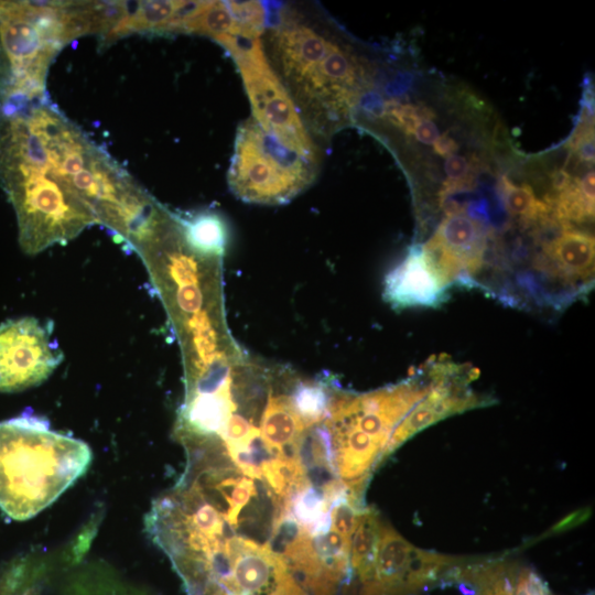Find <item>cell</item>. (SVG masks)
I'll list each match as a JSON object with an SVG mask.
<instances>
[{
  "instance_id": "1",
  "label": "cell",
  "mask_w": 595,
  "mask_h": 595,
  "mask_svg": "<svg viewBox=\"0 0 595 595\" xmlns=\"http://www.w3.org/2000/svg\"><path fill=\"white\" fill-rule=\"evenodd\" d=\"M263 34L268 61L307 131L329 137L359 101L365 75L357 57L326 28L289 8L268 21Z\"/></svg>"
},
{
  "instance_id": "4",
  "label": "cell",
  "mask_w": 595,
  "mask_h": 595,
  "mask_svg": "<svg viewBox=\"0 0 595 595\" xmlns=\"http://www.w3.org/2000/svg\"><path fill=\"white\" fill-rule=\"evenodd\" d=\"M68 1H0V97L46 90L48 67L73 40Z\"/></svg>"
},
{
  "instance_id": "20",
  "label": "cell",
  "mask_w": 595,
  "mask_h": 595,
  "mask_svg": "<svg viewBox=\"0 0 595 595\" xmlns=\"http://www.w3.org/2000/svg\"><path fill=\"white\" fill-rule=\"evenodd\" d=\"M418 141L424 144H433L440 136L437 126L430 119H424L418 123L413 131Z\"/></svg>"
},
{
  "instance_id": "16",
  "label": "cell",
  "mask_w": 595,
  "mask_h": 595,
  "mask_svg": "<svg viewBox=\"0 0 595 595\" xmlns=\"http://www.w3.org/2000/svg\"><path fill=\"white\" fill-rule=\"evenodd\" d=\"M379 116L407 134H413L418 123L424 119H431L433 113L424 107L389 100L380 107Z\"/></svg>"
},
{
  "instance_id": "8",
  "label": "cell",
  "mask_w": 595,
  "mask_h": 595,
  "mask_svg": "<svg viewBox=\"0 0 595 595\" xmlns=\"http://www.w3.org/2000/svg\"><path fill=\"white\" fill-rule=\"evenodd\" d=\"M433 381L429 392L396 426L381 458L386 457L419 431L454 413L484 404L466 387L475 379V370H464L453 363H432Z\"/></svg>"
},
{
  "instance_id": "18",
  "label": "cell",
  "mask_w": 595,
  "mask_h": 595,
  "mask_svg": "<svg viewBox=\"0 0 595 595\" xmlns=\"http://www.w3.org/2000/svg\"><path fill=\"white\" fill-rule=\"evenodd\" d=\"M515 595H549V592L533 572H523L519 576Z\"/></svg>"
},
{
  "instance_id": "12",
  "label": "cell",
  "mask_w": 595,
  "mask_h": 595,
  "mask_svg": "<svg viewBox=\"0 0 595 595\" xmlns=\"http://www.w3.org/2000/svg\"><path fill=\"white\" fill-rule=\"evenodd\" d=\"M175 217L192 251L203 257H218L225 251L227 227L218 214L205 210Z\"/></svg>"
},
{
  "instance_id": "6",
  "label": "cell",
  "mask_w": 595,
  "mask_h": 595,
  "mask_svg": "<svg viewBox=\"0 0 595 595\" xmlns=\"http://www.w3.org/2000/svg\"><path fill=\"white\" fill-rule=\"evenodd\" d=\"M234 58L258 123L286 148L316 162L317 150L285 87L272 69L261 37L216 40Z\"/></svg>"
},
{
  "instance_id": "9",
  "label": "cell",
  "mask_w": 595,
  "mask_h": 595,
  "mask_svg": "<svg viewBox=\"0 0 595 595\" xmlns=\"http://www.w3.org/2000/svg\"><path fill=\"white\" fill-rule=\"evenodd\" d=\"M421 246H413L404 259L386 277L385 298L397 309L433 307L448 296Z\"/></svg>"
},
{
  "instance_id": "15",
  "label": "cell",
  "mask_w": 595,
  "mask_h": 595,
  "mask_svg": "<svg viewBox=\"0 0 595 595\" xmlns=\"http://www.w3.org/2000/svg\"><path fill=\"white\" fill-rule=\"evenodd\" d=\"M292 405L307 429L328 418L333 396L324 385L313 382L300 383L290 397Z\"/></svg>"
},
{
  "instance_id": "14",
  "label": "cell",
  "mask_w": 595,
  "mask_h": 595,
  "mask_svg": "<svg viewBox=\"0 0 595 595\" xmlns=\"http://www.w3.org/2000/svg\"><path fill=\"white\" fill-rule=\"evenodd\" d=\"M499 191L505 209L524 224L547 220L551 215L554 217V197L540 199L528 184L516 185L504 176Z\"/></svg>"
},
{
  "instance_id": "22",
  "label": "cell",
  "mask_w": 595,
  "mask_h": 595,
  "mask_svg": "<svg viewBox=\"0 0 595 595\" xmlns=\"http://www.w3.org/2000/svg\"><path fill=\"white\" fill-rule=\"evenodd\" d=\"M573 182L571 175L565 171L554 173L552 178L553 188L558 192L563 191Z\"/></svg>"
},
{
  "instance_id": "19",
  "label": "cell",
  "mask_w": 595,
  "mask_h": 595,
  "mask_svg": "<svg viewBox=\"0 0 595 595\" xmlns=\"http://www.w3.org/2000/svg\"><path fill=\"white\" fill-rule=\"evenodd\" d=\"M444 170L451 181H462L470 177L468 175V162L466 158L458 154L446 158Z\"/></svg>"
},
{
  "instance_id": "5",
  "label": "cell",
  "mask_w": 595,
  "mask_h": 595,
  "mask_svg": "<svg viewBox=\"0 0 595 595\" xmlns=\"http://www.w3.org/2000/svg\"><path fill=\"white\" fill-rule=\"evenodd\" d=\"M315 174L316 162L286 148L255 118L239 125L227 175L238 198L284 204L305 190Z\"/></svg>"
},
{
  "instance_id": "13",
  "label": "cell",
  "mask_w": 595,
  "mask_h": 595,
  "mask_svg": "<svg viewBox=\"0 0 595 595\" xmlns=\"http://www.w3.org/2000/svg\"><path fill=\"white\" fill-rule=\"evenodd\" d=\"M381 521L376 510L364 508L351 538L349 561L363 584L374 582Z\"/></svg>"
},
{
  "instance_id": "21",
  "label": "cell",
  "mask_w": 595,
  "mask_h": 595,
  "mask_svg": "<svg viewBox=\"0 0 595 595\" xmlns=\"http://www.w3.org/2000/svg\"><path fill=\"white\" fill-rule=\"evenodd\" d=\"M433 149L439 155L447 158L455 154L458 149V144L452 137L448 136L447 132H445L437 137L433 143Z\"/></svg>"
},
{
  "instance_id": "10",
  "label": "cell",
  "mask_w": 595,
  "mask_h": 595,
  "mask_svg": "<svg viewBox=\"0 0 595 595\" xmlns=\"http://www.w3.org/2000/svg\"><path fill=\"white\" fill-rule=\"evenodd\" d=\"M412 549L396 530L381 526L374 583L382 595L402 593Z\"/></svg>"
},
{
  "instance_id": "11",
  "label": "cell",
  "mask_w": 595,
  "mask_h": 595,
  "mask_svg": "<svg viewBox=\"0 0 595 595\" xmlns=\"http://www.w3.org/2000/svg\"><path fill=\"white\" fill-rule=\"evenodd\" d=\"M306 428L290 397H270L261 422V437L273 451L291 456L292 448Z\"/></svg>"
},
{
  "instance_id": "7",
  "label": "cell",
  "mask_w": 595,
  "mask_h": 595,
  "mask_svg": "<svg viewBox=\"0 0 595 595\" xmlns=\"http://www.w3.org/2000/svg\"><path fill=\"white\" fill-rule=\"evenodd\" d=\"M62 360L48 324L28 316L0 325V392L42 383Z\"/></svg>"
},
{
  "instance_id": "3",
  "label": "cell",
  "mask_w": 595,
  "mask_h": 595,
  "mask_svg": "<svg viewBox=\"0 0 595 595\" xmlns=\"http://www.w3.org/2000/svg\"><path fill=\"white\" fill-rule=\"evenodd\" d=\"M91 458L85 442L40 418L0 422V509L14 520L35 517L84 475Z\"/></svg>"
},
{
  "instance_id": "2",
  "label": "cell",
  "mask_w": 595,
  "mask_h": 595,
  "mask_svg": "<svg viewBox=\"0 0 595 595\" xmlns=\"http://www.w3.org/2000/svg\"><path fill=\"white\" fill-rule=\"evenodd\" d=\"M0 182L14 208L25 253L66 244L98 224L90 206L52 163L32 115L0 119Z\"/></svg>"
},
{
  "instance_id": "17",
  "label": "cell",
  "mask_w": 595,
  "mask_h": 595,
  "mask_svg": "<svg viewBox=\"0 0 595 595\" xmlns=\"http://www.w3.org/2000/svg\"><path fill=\"white\" fill-rule=\"evenodd\" d=\"M573 151L580 156L581 160L586 162L594 161V131L593 127H588L573 139Z\"/></svg>"
}]
</instances>
